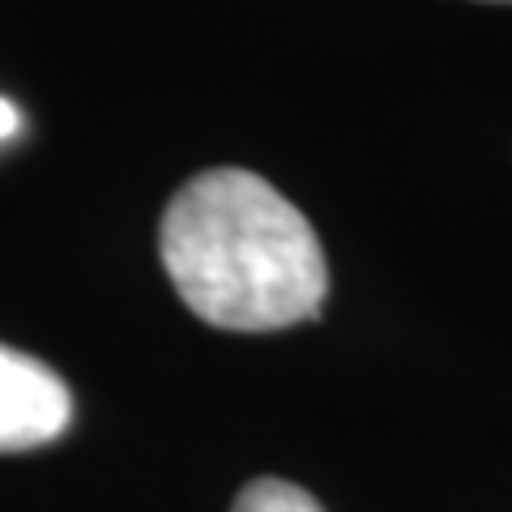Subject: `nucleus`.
I'll list each match as a JSON object with an SVG mask.
<instances>
[{"label":"nucleus","instance_id":"f257e3e1","mask_svg":"<svg viewBox=\"0 0 512 512\" xmlns=\"http://www.w3.org/2000/svg\"><path fill=\"white\" fill-rule=\"evenodd\" d=\"M163 269L205 325L269 333L325 308V252L282 192L252 171L218 167L171 197L158 227Z\"/></svg>","mask_w":512,"mask_h":512},{"label":"nucleus","instance_id":"f03ea898","mask_svg":"<svg viewBox=\"0 0 512 512\" xmlns=\"http://www.w3.org/2000/svg\"><path fill=\"white\" fill-rule=\"evenodd\" d=\"M73 419V397L52 367L0 346V453L52 444Z\"/></svg>","mask_w":512,"mask_h":512},{"label":"nucleus","instance_id":"7ed1b4c3","mask_svg":"<svg viewBox=\"0 0 512 512\" xmlns=\"http://www.w3.org/2000/svg\"><path fill=\"white\" fill-rule=\"evenodd\" d=\"M231 512H325L303 487L286 483V478H256L235 495Z\"/></svg>","mask_w":512,"mask_h":512},{"label":"nucleus","instance_id":"20e7f679","mask_svg":"<svg viewBox=\"0 0 512 512\" xmlns=\"http://www.w3.org/2000/svg\"><path fill=\"white\" fill-rule=\"evenodd\" d=\"M18 124H22V116H18V107H13L9 99H0V141H5V137H13V133H18Z\"/></svg>","mask_w":512,"mask_h":512}]
</instances>
